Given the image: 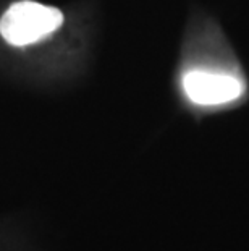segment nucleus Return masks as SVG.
Segmentation results:
<instances>
[{
    "mask_svg": "<svg viewBox=\"0 0 249 251\" xmlns=\"http://www.w3.org/2000/svg\"><path fill=\"white\" fill-rule=\"evenodd\" d=\"M180 91L194 110L217 112L241 102L246 98L248 83L231 63L201 58L181 70Z\"/></svg>",
    "mask_w": 249,
    "mask_h": 251,
    "instance_id": "nucleus-1",
    "label": "nucleus"
},
{
    "mask_svg": "<svg viewBox=\"0 0 249 251\" xmlns=\"http://www.w3.org/2000/svg\"><path fill=\"white\" fill-rule=\"evenodd\" d=\"M63 23L58 8L31 0L17 2L0 18V34L12 46H29L45 39Z\"/></svg>",
    "mask_w": 249,
    "mask_h": 251,
    "instance_id": "nucleus-2",
    "label": "nucleus"
}]
</instances>
